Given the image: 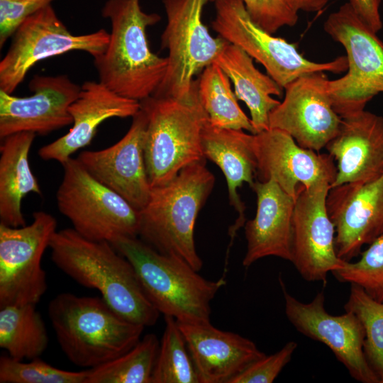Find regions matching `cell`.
Segmentation results:
<instances>
[{
  "mask_svg": "<svg viewBox=\"0 0 383 383\" xmlns=\"http://www.w3.org/2000/svg\"><path fill=\"white\" fill-rule=\"evenodd\" d=\"M331 183L322 179L310 187L299 185L292 218V260L308 282H326L329 272L347 264L335 246V228L326 206Z\"/></svg>",
  "mask_w": 383,
  "mask_h": 383,
  "instance_id": "cell-13",
  "label": "cell"
},
{
  "mask_svg": "<svg viewBox=\"0 0 383 383\" xmlns=\"http://www.w3.org/2000/svg\"><path fill=\"white\" fill-rule=\"evenodd\" d=\"M33 94L19 97L0 90V138L31 132L45 135L72 124L69 107L81 86L67 75H35L28 84Z\"/></svg>",
  "mask_w": 383,
  "mask_h": 383,
  "instance_id": "cell-16",
  "label": "cell"
},
{
  "mask_svg": "<svg viewBox=\"0 0 383 383\" xmlns=\"http://www.w3.org/2000/svg\"><path fill=\"white\" fill-rule=\"evenodd\" d=\"M253 135L243 130L213 126L209 120L201 133L203 155L223 172L227 182L230 204L238 213L230 231L232 239L246 221L245 206L238 194V189L243 183H248L251 187L255 182L256 161L252 148Z\"/></svg>",
  "mask_w": 383,
  "mask_h": 383,
  "instance_id": "cell-24",
  "label": "cell"
},
{
  "mask_svg": "<svg viewBox=\"0 0 383 383\" xmlns=\"http://www.w3.org/2000/svg\"><path fill=\"white\" fill-rule=\"evenodd\" d=\"M140 107L139 101L122 96L99 81H86L69 107L72 128L63 136L41 147L38 155L62 165L75 152L90 144L104 121L133 117Z\"/></svg>",
  "mask_w": 383,
  "mask_h": 383,
  "instance_id": "cell-22",
  "label": "cell"
},
{
  "mask_svg": "<svg viewBox=\"0 0 383 383\" xmlns=\"http://www.w3.org/2000/svg\"><path fill=\"white\" fill-rule=\"evenodd\" d=\"M256 180H274L294 199L299 185L310 187L320 180L333 182L337 168L328 153L299 145L286 132L269 128L253 135Z\"/></svg>",
  "mask_w": 383,
  "mask_h": 383,
  "instance_id": "cell-17",
  "label": "cell"
},
{
  "mask_svg": "<svg viewBox=\"0 0 383 383\" xmlns=\"http://www.w3.org/2000/svg\"><path fill=\"white\" fill-rule=\"evenodd\" d=\"M323 29L346 51L347 73L328 83L333 108L342 118L364 110L383 92V42L349 1L328 16Z\"/></svg>",
  "mask_w": 383,
  "mask_h": 383,
  "instance_id": "cell-7",
  "label": "cell"
},
{
  "mask_svg": "<svg viewBox=\"0 0 383 383\" xmlns=\"http://www.w3.org/2000/svg\"><path fill=\"white\" fill-rule=\"evenodd\" d=\"M165 328L152 383H199L198 374L177 321L165 316Z\"/></svg>",
  "mask_w": 383,
  "mask_h": 383,
  "instance_id": "cell-30",
  "label": "cell"
},
{
  "mask_svg": "<svg viewBox=\"0 0 383 383\" xmlns=\"http://www.w3.org/2000/svg\"><path fill=\"white\" fill-rule=\"evenodd\" d=\"M109 41V33L99 29L74 35L48 5L24 21L12 36L10 47L0 62V90L12 94L37 62L79 50L93 58L101 55Z\"/></svg>",
  "mask_w": 383,
  "mask_h": 383,
  "instance_id": "cell-11",
  "label": "cell"
},
{
  "mask_svg": "<svg viewBox=\"0 0 383 383\" xmlns=\"http://www.w3.org/2000/svg\"><path fill=\"white\" fill-rule=\"evenodd\" d=\"M344 309L361 322L365 357L379 382L383 383V302L374 299L360 287L351 284Z\"/></svg>",
  "mask_w": 383,
  "mask_h": 383,
  "instance_id": "cell-31",
  "label": "cell"
},
{
  "mask_svg": "<svg viewBox=\"0 0 383 383\" xmlns=\"http://www.w3.org/2000/svg\"><path fill=\"white\" fill-rule=\"evenodd\" d=\"M349 2L365 22L374 33L382 28V21L379 13L381 0H350Z\"/></svg>",
  "mask_w": 383,
  "mask_h": 383,
  "instance_id": "cell-37",
  "label": "cell"
},
{
  "mask_svg": "<svg viewBox=\"0 0 383 383\" xmlns=\"http://www.w3.org/2000/svg\"><path fill=\"white\" fill-rule=\"evenodd\" d=\"M216 0H162L167 25L161 49L168 50V66L155 97L182 99L193 89L194 76L214 62L228 43L213 38L202 21L204 6Z\"/></svg>",
  "mask_w": 383,
  "mask_h": 383,
  "instance_id": "cell-9",
  "label": "cell"
},
{
  "mask_svg": "<svg viewBox=\"0 0 383 383\" xmlns=\"http://www.w3.org/2000/svg\"><path fill=\"white\" fill-rule=\"evenodd\" d=\"M212 28L228 43L243 49L261 63L268 75L284 88L296 79L314 72H346V56L326 62H313L303 56L295 43L273 36L250 18L242 0H216Z\"/></svg>",
  "mask_w": 383,
  "mask_h": 383,
  "instance_id": "cell-10",
  "label": "cell"
},
{
  "mask_svg": "<svg viewBox=\"0 0 383 383\" xmlns=\"http://www.w3.org/2000/svg\"><path fill=\"white\" fill-rule=\"evenodd\" d=\"M251 188L257 196V209L255 217L244 224L247 250L243 265L249 267L269 256L291 262L295 199L272 179L255 180Z\"/></svg>",
  "mask_w": 383,
  "mask_h": 383,
  "instance_id": "cell-23",
  "label": "cell"
},
{
  "mask_svg": "<svg viewBox=\"0 0 383 383\" xmlns=\"http://www.w3.org/2000/svg\"><path fill=\"white\" fill-rule=\"evenodd\" d=\"M328 215L335 228L338 256L350 260L383 235V174L365 184H343L328 191Z\"/></svg>",
  "mask_w": 383,
  "mask_h": 383,
  "instance_id": "cell-19",
  "label": "cell"
},
{
  "mask_svg": "<svg viewBox=\"0 0 383 383\" xmlns=\"http://www.w3.org/2000/svg\"><path fill=\"white\" fill-rule=\"evenodd\" d=\"M252 20L270 33L294 26L298 11L292 0H242Z\"/></svg>",
  "mask_w": 383,
  "mask_h": 383,
  "instance_id": "cell-34",
  "label": "cell"
},
{
  "mask_svg": "<svg viewBox=\"0 0 383 383\" xmlns=\"http://www.w3.org/2000/svg\"><path fill=\"white\" fill-rule=\"evenodd\" d=\"M57 204L79 234L110 243L121 237H138L139 211L91 175L77 159L63 164Z\"/></svg>",
  "mask_w": 383,
  "mask_h": 383,
  "instance_id": "cell-8",
  "label": "cell"
},
{
  "mask_svg": "<svg viewBox=\"0 0 383 383\" xmlns=\"http://www.w3.org/2000/svg\"><path fill=\"white\" fill-rule=\"evenodd\" d=\"M234 86L237 99L243 101L250 113L255 134L269 129L270 112L280 101L282 88L269 75L259 71L252 58L243 49L228 43L214 60Z\"/></svg>",
  "mask_w": 383,
  "mask_h": 383,
  "instance_id": "cell-25",
  "label": "cell"
},
{
  "mask_svg": "<svg viewBox=\"0 0 383 383\" xmlns=\"http://www.w3.org/2000/svg\"><path fill=\"white\" fill-rule=\"evenodd\" d=\"M297 348L294 341L287 343L279 350L252 362L231 383H272L289 362Z\"/></svg>",
  "mask_w": 383,
  "mask_h": 383,
  "instance_id": "cell-35",
  "label": "cell"
},
{
  "mask_svg": "<svg viewBox=\"0 0 383 383\" xmlns=\"http://www.w3.org/2000/svg\"><path fill=\"white\" fill-rule=\"evenodd\" d=\"M48 313L64 354L74 365L88 369L128 352L145 328L123 318L101 297L61 293L50 301Z\"/></svg>",
  "mask_w": 383,
  "mask_h": 383,
  "instance_id": "cell-3",
  "label": "cell"
},
{
  "mask_svg": "<svg viewBox=\"0 0 383 383\" xmlns=\"http://www.w3.org/2000/svg\"><path fill=\"white\" fill-rule=\"evenodd\" d=\"M111 244L131 263L160 313L179 322L210 321L211 302L226 284L223 277L208 280L186 262L159 252L137 237H121Z\"/></svg>",
  "mask_w": 383,
  "mask_h": 383,
  "instance_id": "cell-5",
  "label": "cell"
},
{
  "mask_svg": "<svg viewBox=\"0 0 383 383\" xmlns=\"http://www.w3.org/2000/svg\"><path fill=\"white\" fill-rule=\"evenodd\" d=\"M29 225L0 223V307L36 304L47 290L43 255L57 231L51 214L36 211Z\"/></svg>",
  "mask_w": 383,
  "mask_h": 383,
  "instance_id": "cell-12",
  "label": "cell"
},
{
  "mask_svg": "<svg viewBox=\"0 0 383 383\" xmlns=\"http://www.w3.org/2000/svg\"><path fill=\"white\" fill-rule=\"evenodd\" d=\"M140 102L148 117L144 159L154 188L170 182L186 166L205 159L201 133L209 116L199 99L198 80L185 98L151 96Z\"/></svg>",
  "mask_w": 383,
  "mask_h": 383,
  "instance_id": "cell-6",
  "label": "cell"
},
{
  "mask_svg": "<svg viewBox=\"0 0 383 383\" xmlns=\"http://www.w3.org/2000/svg\"><path fill=\"white\" fill-rule=\"evenodd\" d=\"M53 263L79 284L97 290L118 314L144 327L160 313L148 297L131 263L107 241L87 239L73 228L57 231L50 248Z\"/></svg>",
  "mask_w": 383,
  "mask_h": 383,
  "instance_id": "cell-1",
  "label": "cell"
},
{
  "mask_svg": "<svg viewBox=\"0 0 383 383\" xmlns=\"http://www.w3.org/2000/svg\"><path fill=\"white\" fill-rule=\"evenodd\" d=\"M214 182L203 159L184 167L166 184L152 188L147 204L139 211L138 236L159 252L200 271L203 262L195 246L194 226Z\"/></svg>",
  "mask_w": 383,
  "mask_h": 383,
  "instance_id": "cell-4",
  "label": "cell"
},
{
  "mask_svg": "<svg viewBox=\"0 0 383 383\" xmlns=\"http://www.w3.org/2000/svg\"><path fill=\"white\" fill-rule=\"evenodd\" d=\"M341 118L337 135L326 146L336 162L331 188L365 184L383 174V117L364 109Z\"/></svg>",
  "mask_w": 383,
  "mask_h": 383,
  "instance_id": "cell-20",
  "label": "cell"
},
{
  "mask_svg": "<svg viewBox=\"0 0 383 383\" xmlns=\"http://www.w3.org/2000/svg\"><path fill=\"white\" fill-rule=\"evenodd\" d=\"M35 134L21 132L2 139L0 147V219L12 227L26 225L22 199L29 193L41 194L28 162Z\"/></svg>",
  "mask_w": 383,
  "mask_h": 383,
  "instance_id": "cell-26",
  "label": "cell"
},
{
  "mask_svg": "<svg viewBox=\"0 0 383 383\" xmlns=\"http://www.w3.org/2000/svg\"><path fill=\"white\" fill-rule=\"evenodd\" d=\"M101 15L111 28L106 50L94 57L99 81L139 101L152 96L166 74L168 60L150 50L146 29L160 16L144 12L140 0H107Z\"/></svg>",
  "mask_w": 383,
  "mask_h": 383,
  "instance_id": "cell-2",
  "label": "cell"
},
{
  "mask_svg": "<svg viewBox=\"0 0 383 383\" xmlns=\"http://www.w3.org/2000/svg\"><path fill=\"white\" fill-rule=\"evenodd\" d=\"M360 258L333 274L342 282L356 284L374 299L383 302V235L361 252Z\"/></svg>",
  "mask_w": 383,
  "mask_h": 383,
  "instance_id": "cell-33",
  "label": "cell"
},
{
  "mask_svg": "<svg viewBox=\"0 0 383 383\" xmlns=\"http://www.w3.org/2000/svg\"><path fill=\"white\" fill-rule=\"evenodd\" d=\"M55 0H0V48L28 17Z\"/></svg>",
  "mask_w": 383,
  "mask_h": 383,
  "instance_id": "cell-36",
  "label": "cell"
},
{
  "mask_svg": "<svg viewBox=\"0 0 383 383\" xmlns=\"http://www.w3.org/2000/svg\"><path fill=\"white\" fill-rule=\"evenodd\" d=\"M177 323L199 383H231L249 365L265 355L251 340L220 330L210 321Z\"/></svg>",
  "mask_w": 383,
  "mask_h": 383,
  "instance_id": "cell-21",
  "label": "cell"
},
{
  "mask_svg": "<svg viewBox=\"0 0 383 383\" xmlns=\"http://www.w3.org/2000/svg\"><path fill=\"white\" fill-rule=\"evenodd\" d=\"M285 304V314L292 325L304 335L327 346L355 380L363 383L379 382L364 353L365 332L358 318L350 311L330 314L325 308L322 290L308 303L290 294L279 279Z\"/></svg>",
  "mask_w": 383,
  "mask_h": 383,
  "instance_id": "cell-14",
  "label": "cell"
},
{
  "mask_svg": "<svg viewBox=\"0 0 383 383\" xmlns=\"http://www.w3.org/2000/svg\"><path fill=\"white\" fill-rule=\"evenodd\" d=\"M48 343L45 325L35 304L0 307V347L11 357L18 360L38 358Z\"/></svg>",
  "mask_w": 383,
  "mask_h": 383,
  "instance_id": "cell-27",
  "label": "cell"
},
{
  "mask_svg": "<svg viewBox=\"0 0 383 383\" xmlns=\"http://www.w3.org/2000/svg\"><path fill=\"white\" fill-rule=\"evenodd\" d=\"M323 72L301 76L284 89L269 116V128L283 131L302 148L319 152L337 135L341 117L333 108Z\"/></svg>",
  "mask_w": 383,
  "mask_h": 383,
  "instance_id": "cell-15",
  "label": "cell"
},
{
  "mask_svg": "<svg viewBox=\"0 0 383 383\" xmlns=\"http://www.w3.org/2000/svg\"><path fill=\"white\" fill-rule=\"evenodd\" d=\"M89 369L67 371L35 358L23 362L3 355L0 357V383H85Z\"/></svg>",
  "mask_w": 383,
  "mask_h": 383,
  "instance_id": "cell-32",
  "label": "cell"
},
{
  "mask_svg": "<svg viewBox=\"0 0 383 383\" xmlns=\"http://www.w3.org/2000/svg\"><path fill=\"white\" fill-rule=\"evenodd\" d=\"M147 123V114L140 107L118 142L103 150L82 151L77 157L91 175L138 211L147 204L152 189L144 159Z\"/></svg>",
  "mask_w": 383,
  "mask_h": 383,
  "instance_id": "cell-18",
  "label": "cell"
},
{
  "mask_svg": "<svg viewBox=\"0 0 383 383\" xmlns=\"http://www.w3.org/2000/svg\"><path fill=\"white\" fill-rule=\"evenodd\" d=\"M298 11L317 12L323 9L331 0H292Z\"/></svg>",
  "mask_w": 383,
  "mask_h": 383,
  "instance_id": "cell-38",
  "label": "cell"
},
{
  "mask_svg": "<svg viewBox=\"0 0 383 383\" xmlns=\"http://www.w3.org/2000/svg\"><path fill=\"white\" fill-rule=\"evenodd\" d=\"M160 341L148 333L128 352L89 369L85 383H152Z\"/></svg>",
  "mask_w": 383,
  "mask_h": 383,
  "instance_id": "cell-29",
  "label": "cell"
},
{
  "mask_svg": "<svg viewBox=\"0 0 383 383\" xmlns=\"http://www.w3.org/2000/svg\"><path fill=\"white\" fill-rule=\"evenodd\" d=\"M201 104L216 127L245 130L255 134L250 118L240 109L230 79L215 62L205 67L198 79Z\"/></svg>",
  "mask_w": 383,
  "mask_h": 383,
  "instance_id": "cell-28",
  "label": "cell"
}]
</instances>
